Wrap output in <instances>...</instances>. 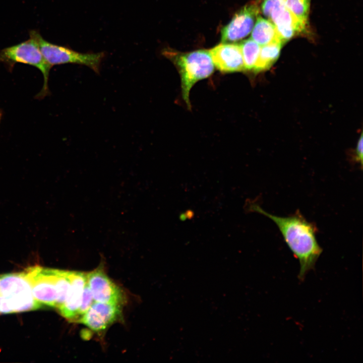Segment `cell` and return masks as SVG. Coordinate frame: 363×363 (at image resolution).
Segmentation results:
<instances>
[{
    "label": "cell",
    "mask_w": 363,
    "mask_h": 363,
    "mask_svg": "<svg viewBox=\"0 0 363 363\" xmlns=\"http://www.w3.org/2000/svg\"><path fill=\"white\" fill-rule=\"evenodd\" d=\"M260 9L255 2L249 4L236 13L221 31L223 43L240 40L252 31L259 16Z\"/></svg>",
    "instance_id": "9c48e42d"
},
{
    "label": "cell",
    "mask_w": 363,
    "mask_h": 363,
    "mask_svg": "<svg viewBox=\"0 0 363 363\" xmlns=\"http://www.w3.org/2000/svg\"><path fill=\"white\" fill-rule=\"evenodd\" d=\"M122 306L94 301L78 320L95 332L105 330L120 318Z\"/></svg>",
    "instance_id": "30bf717a"
},
{
    "label": "cell",
    "mask_w": 363,
    "mask_h": 363,
    "mask_svg": "<svg viewBox=\"0 0 363 363\" xmlns=\"http://www.w3.org/2000/svg\"><path fill=\"white\" fill-rule=\"evenodd\" d=\"M251 32V38L260 46L276 41H283L273 24L268 19L260 16L257 18Z\"/></svg>",
    "instance_id": "4fadbf2b"
},
{
    "label": "cell",
    "mask_w": 363,
    "mask_h": 363,
    "mask_svg": "<svg viewBox=\"0 0 363 363\" xmlns=\"http://www.w3.org/2000/svg\"><path fill=\"white\" fill-rule=\"evenodd\" d=\"M29 36V39L25 41L0 50V64L5 65L8 70H12L17 63H22L33 66L41 71L44 83L36 96L40 99L49 94L48 83L51 67L45 60L34 38Z\"/></svg>",
    "instance_id": "277c9868"
},
{
    "label": "cell",
    "mask_w": 363,
    "mask_h": 363,
    "mask_svg": "<svg viewBox=\"0 0 363 363\" xmlns=\"http://www.w3.org/2000/svg\"><path fill=\"white\" fill-rule=\"evenodd\" d=\"M285 5L296 20L303 32L308 25L311 0H284Z\"/></svg>",
    "instance_id": "9a60e30c"
},
{
    "label": "cell",
    "mask_w": 363,
    "mask_h": 363,
    "mask_svg": "<svg viewBox=\"0 0 363 363\" xmlns=\"http://www.w3.org/2000/svg\"><path fill=\"white\" fill-rule=\"evenodd\" d=\"M70 287L63 304L57 310L59 314L70 322H76L82 294L86 283V273L68 271Z\"/></svg>",
    "instance_id": "7c38bea8"
},
{
    "label": "cell",
    "mask_w": 363,
    "mask_h": 363,
    "mask_svg": "<svg viewBox=\"0 0 363 363\" xmlns=\"http://www.w3.org/2000/svg\"><path fill=\"white\" fill-rule=\"evenodd\" d=\"M239 45L243 57L244 70H253L258 59L261 46L252 38L244 40Z\"/></svg>",
    "instance_id": "2e32d148"
},
{
    "label": "cell",
    "mask_w": 363,
    "mask_h": 363,
    "mask_svg": "<svg viewBox=\"0 0 363 363\" xmlns=\"http://www.w3.org/2000/svg\"><path fill=\"white\" fill-rule=\"evenodd\" d=\"M354 159L355 161L360 164V166L362 165V136L361 134L360 138L359 139L356 147L354 153Z\"/></svg>",
    "instance_id": "ac0fdd59"
},
{
    "label": "cell",
    "mask_w": 363,
    "mask_h": 363,
    "mask_svg": "<svg viewBox=\"0 0 363 363\" xmlns=\"http://www.w3.org/2000/svg\"><path fill=\"white\" fill-rule=\"evenodd\" d=\"M86 282L94 301L122 305L124 294L101 268L86 273Z\"/></svg>",
    "instance_id": "ba28073f"
},
{
    "label": "cell",
    "mask_w": 363,
    "mask_h": 363,
    "mask_svg": "<svg viewBox=\"0 0 363 363\" xmlns=\"http://www.w3.org/2000/svg\"><path fill=\"white\" fill-rule=\"evenodd\" d=\"M245 210L263 214L276 224L283 237L294 256L299 262L298 279L302 281L307 274L314 268L323 250L316 238L317 229L299 212L281 217L272 215L263 210L253 201H247Z\"/></svg>",
    "instance_id": "6da1fadb"
},
{
    "label": "cell",
    "mask_w": 363,
    "mask_h": 363,
    "mask_svg": "<svg viewBox=\"0 0 363 363\" xmlns=\"http://www.w3.org/2000/svg\"><path fill=\"white\" fill-rule=\"evenodd\" d=\"M94 302L92 293L86 282L83 290L76 322H77L80 317L88 311Z\"/></svg>",
    "instance_id": "e0dca14e"
},
{
    "label": "cell",
    "mask_w": 363,
    "mask_h": 363,
    "mask_svg": "<svg viewBox=\"0 0 363 363\" xmlns=\"http://www.w3.org/2000/svg\"><path fill=\"white\" fill-rule=\"evenodd\" d=\"M29 34L34 38L45 60L51 68L55 65L77 64L86 66L99 74L104 52L82 53L46 41L36 30H30Z\"/></svg>",
    "instance_id": "5b68a950"
},
{
    "label": "cell",
    "mask_w": 363,
    "mask_h": 363,
    "mask_svg": "<svg viewBox=\"0 0 363 363\" xmlns=\"http://www.w3.org/2000/svg\"><path fill=\"white\" fill-rule=\"evenodd\" d=\"M0 295H1V292H0Z\"/></svg>",
    "instance_id": "44dd1931"
},
{
    "label": "cell",
    "mask_w": 363,
    "mask_h": 363,
    "mask_svg": "<svg viewBox=\"0 0 363 363\" xmlns=\"http://www.w3.org/2000/svg\"><path fill=\"white\" fill-rule=\"evenodd\" d=\"M284 43L282 41H276L261 46L259 56L253 71L255 73H258L270 68L278 58Z\"/></svg>",
    "instance_id": "5bb4252c"
},
{
    "label": "cell",
    "mask_w": 363,
    "mask_h": 363,
    "mask_svg": "<svg viewBox=\"0 0 363 363\" xmlns=\"http://www.w3.org/2000/svg\"><path fill=\"white\" fill-rule=\"evenodd\" d=\"M0 314L34 311L44 307L34 298L24 271L0 275Z\"/></svg>",
    "instance_id": "3957f363"
},
{
    "label": "cell",
    "mask_w": 363,
    "mask_h": 363,
    "mask_svg": "<svg viewBox=\"0 0 363 363\" xmlns=\"http://www.w3.org/2000/svg\"><path fill=\"white\" fill-rule=\"evenodd\" d=\"M1 116H2V113L0 112V120H1Z\"/></svg>",
    "instance_id": "ffe728a7"
},
{
    "label": "cell",
    "mask_w": 363,
    "mask_h": 363,
    "mask_svg": "<svg viewBox=\"0 0 363 363\" xmlns=\"http://www.w3.org/2000/svg\"><path fill=\"white\" fill-rule=\"evenodd\" d=\"M163 53L177 67L180 76L183 98L188 107L190 108L189 95L191 88L198 81L211 76L214 70L209 51L198 50L174 54L165 50Z\"/></svg>",
    "instance_id": "7a4b0ae2"
},
{
    "label": "cell",
    "mask_w": 363,
    "mask_h": 363,
    "mask_svg": "<svg viewBox=\"0 0 363 363\" xmlns=\"http://www.w3.org/2000/svg\"><path fill=\"white\" fill-rule=\"evenodd\" d=\"M209 51L214 66L221 72L233 73L244 70L239 45L223 43Z\"/></svg>",
    "instance_id": "8fae6325"
},
{
    "label": "cell",
    "mask_w": 363,
    "mask_h": 363,
    "mask_svg": "<svg viewBox=\"0 0 363 363\" xmlns=\"http://www.w3.org/2000/svg\"><path fill=\"white\" fill-rule=\"evenodd\" d=\"M262 12L275 26L285 43L296 34L303 32L298 23L287 8L284 0H264Z\"/></svg>",
    "instance_id": "52a82bcc"
},
{
    "label": "cell",
    "mask_w": 363,
    "mask_h": 363,
    "mask_svg": "<svg viewBox=\"0 0 363 363\" xmlns=\"http://www.w3.org/2000/svg\"><path fill=\"white\" fill-rule=\"evenodd\" d=\"M2 296L0 295V307L2 302Z\"/></svg>",
    "instance_id": "d6986e66"
},
{
    "label": "cell",
    "mask_w": 363,
    "mask_h": 363,
    "mask_svg": "<svg viewBox=\"0 0 363 363\" xmlns=\"http://www.w3.org/2000/svg\"><path fill=\"white\" fill-rule=\"evenodd\" d=\"M24 271L34 298L44 307L55 308L57 299L56 269L36 265L28 267Z\"/></svg>",
    "instance_id": "8992f818"
}]
</instances>
